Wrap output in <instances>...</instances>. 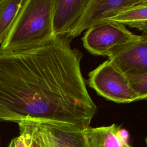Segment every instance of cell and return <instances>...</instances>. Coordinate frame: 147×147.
<instances>
[{
    "instance_id": "1",
    "label": "cell",
    "mask_w": 147,
    "mask_h": 147,
    "mask_svg": "<svg viewBox=\"0 0 147 147\" xmlns=\"http://www.w3.org/2000/svg\"><path fill=\"white\" fill-rule=\"evenodd\" d=\"M71 38L55 36L29 49H0V121L24 120L86 129L97 108Z\"/></svg>"
},
{
    "instance_id": "2",
    "label": "cell",
    "mask_w": 147,
    "mask_h": 147,
    "mask_svg": "<svg viewBox=\"0 0 147 147\" xmlns=\"http://www.w3.org/2000/svg\"><path fill=\"white\" fill-rule=\"evenodd\" d=\"M54 0H24L22 7L0 49L14 51L43 44L54 36Z\"/></svg>"
},
{
    "instance_id": "3",
    "label": "cell",
    "mask_w": 147,
    "mask_h": 147,
    "mask_svg": "<svg viewBox=\"0 0 147 147\" xmlns=\"http://www.w3.org/2000/svg\"><path fill=\"white\" fill-rule=\"evenodd\" d=\"M88 83L98 95L114 102L126 103L141 100L130 87L126 75L109 60L89 73Z\"/></svg>"
},
{
    "instance_id": "4",
    "label": "cell",
    "mask_w": 147,
    "mask_h": 147,
    "mask_svg": "<svg viewBox=\"0 0 147 147\" xmlns=\"http://www.w3.org/2000/svg\"><path fill=\"white\" fill-rule=\"evenodd\" d=\"M138 36L121 24L105 20L87 29L82 41L84 47L91 54L108 56L113 49Z\"/></svg>"
},
{
    "instance_id": "5",
    "label": "cell",
    "mask_w": 147,
    "mask_h": 147,
    "mask_svg": "<svg viewBox=\"0 0 147 147\" xmlns=\"http://www.w3.org/2000/svg\"><path fill=\"white\" fill-rule=\"evenodd\" d=\"M109 61L125 75L147 72V35L144 33L113 49Z\"/></svg>"
},
{
    "instance_id": "6",
    "label": "cell",
    "mask_w": 147,
    "mask_h": 147,
    "mask_svg": "<svg viewBox=\"0 0 147 147\" xmlns=\"http://www.w3.org/2000/svg\"><path fill=\"white\" fill-rule=\"evenodd\" d=\"M142 0H89L74 30L67 37L72 38L98 23L128 7L140 3Z\"/></svg>"
},
{
    "instance_id": "7",
    "label": "cell",
    "mask_w": 147,
    "mask_h": 147,
    "mask_svg": "<svg viewBox=\"0 0 147 147\" xmlns=\"http://www.w3.org/2000/svg\"><path fill=\"white\" fill-rule=\"evenodd\" d=\"M35 122L48 147H88L85 129L70 125Z\"/></svg>"
},
{
    "instance_id": "8",
    "label": "cell",
    "mask_w": 147,
    "mask_h": 147,
    "mask_svg": "<svg viewBox=\"0 0 147 147\" xmlns=\"http://www.w3.org/2000/svg\"><path fill=\"white\" fill-rule=\"evenodd\" d=\"M89 0H54L52 29L54 36L67 37L80 19Z\"/></svg>"
},
{
    "instance_id": "9",
    "label": "cell",
    "mask_w": 147,
    "mask_h": 147,
    "mask_svg": "<svg viewBox=\"0 0 147 147\" xmlns=\"http://www.w3.org/2000/svg\"><path fill=\"white\" fill-rule=\"evenodd\" d=\"M118 126L114 123L108 126L84 129L88 147H133L119 138L117 134Z\"/></svg>"
},
{
    "instance_id": "10",
    "label": "cell",
    "mask_w": 147,
    "mask_h": 147,
    "mask_svg": "<svg viewBox=\"0 0 147 147\" xmlns=\"http://www.w3.org/2000/svg\"><path fill=\"white\" fill-rule=\"evenodd\" d=\"M106 20L128 25L146 33L147 0H142L140 3L123 10Z\"/></svg>"
},
{
    "instance_id": "11",
    "label": "cell",
    "mask_w": 147,
    "mask_h": 147,
    "mask_svg": "<svg viewBox=\"0 0 147 147\" xmlns=\"http://www.w3.org/2000/svg\"><path fill=\"white\" fill-rule=\"evenodd\" d=\"M24 0H0V45L9 33Z\"/></svg>"
},
{
    "instance_id": "12",
    "label": "cell",
    "mask_w": 147,
    "mask_h": 147,
    "mask_svg": "<svg viewBox=\"0 0 147 147\" xmlns=\"http://www.w3.org/2000/svg\"><path fill=\"white\" fill-rule=\"evenodd\" d=\"M17 123L20 134L24 138L27 147H48L35 121L24 120Z\"/></svg>"
},
{
    "instance_id": "13",
    "label": "cell",
    "mask_w": 147,
    "mask_h": 147,
    "mask_svg": "<svg viewBox=\"0 0 147 147\" xmlns=\"http://www.w3.org/2000/svg\"><path fill=\"white\" fill-rule=\"evenodd\" d=\"M131 88L140 96L141 100L147 97V72L126 75Z\"/></svg>"
},
{
    "instance_id": "14",
    "label": "cell",
    "mask_w": 147,
    "mask_h": 147,
    "mask_svg": "<svg viewBox=\"0 0 147 147\" xmlns=\"http://www.w3.org/2000/svg\"><path fill=\"white\" fill-rule=\"evenodd\" d=\"M117 134L120 140L125 142L129 143V133L127 130L125 129H121L120 126H119L117 130Z\"/></svg>"
},
{
    "instance_id": "15",
    "label": "cell",
    "mask_w": 147,
    "mask_h": 147,
    "mask_svg": "<svg viewBox=\"0 0 147 147\" xmlns=\"http://www.w3.org/2000/svg\"><path fill=\"white\" fill-rule=\"evenodd\" d=\"M12 140L13 141L14 147H27L24 138L20 134L18 136L13 138Z\"/></svg>"
},
{
    "instance_id": "16",
    "label": "cell",
    "mask_w": 147,
    "mask_h": 147,
    "mask_svg": "<svg viewBox=\"0 0 147 147\" xmlns=\"http://www.w3.org/2000/svg\"><path fill=\"white\" fill-rule=\"evenodd\" d=\"M8 147H14V144H13V140H11L8 145Z\"/></svg>"
}]
</instances>
